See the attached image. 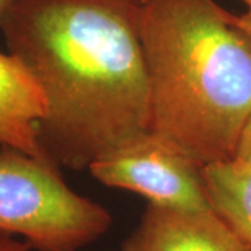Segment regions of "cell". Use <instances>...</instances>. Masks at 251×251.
I'll use <instances>...</instances> for the list:
<instances>
[{
    "label": "cell",
    "instance_id": "6da1fadb",
    "mask_svg": "<svg viewBox=\"0 0 251 251\" xmlns=\"http://www.w3.org/2000/svg\"><path fill=\"white\" fill-rule=\"evenodd\" d=\"M0 31L42 91L38 140L56 166L88 169L151 131L141 0H16Z\"/></svg>",
    "mask_w": 251,
    "mask_h": 251
},
{
    "label": "cell",
    "instance_id": "7a4b0ae2",
    "mask_svg": "<svg viewBox=\"0 0 251 251\" xmlns=\"http://www.w3.org/2000/svg\"><path fill=\"white\" fill-rule=\"evenodd\" d=\"M151 131L201 165L236 155L251 119V46L215 0H141Z\"/></svg>",
    "mask_w": 251,
    "mask_h": 251
},
{
    "label": "cell",
    "instance_id": "3957f363",
    "mask_svg": "<svg viewBox=\"0 0 251 251\" xmlns=\"http://www.w3.org/2000/svg\"><path fill=\"white\" fill-rule=\"evenodd\" d=\"M110 225L108 209L69 187L59 166L0 147V232L34 251H81Z\"/></svg>",
    "mask_w": 251,
    "mask_h": 251
},
{
    "label": "cell",
    "instance_id": "277c9868",
    "mask_svg": "<svg viewBox=\"0 0 251 251\" xmlns=\"http://www.w3.org/2000/svg\"><path fill=\"white\" fill-rule=\"evenodd\" d=\"M88 169L105 186L137 193L148 204L191 211L211 209L204 165L153 131L117 147Z\"/></svg>",
    "mask_w": 251,
    "mask_h": 251
},
{
    "label": "cell",
    "instance_id": "5b68a950",
    "mask_svg": "<svg viewBox=\"0 0 251 251\" xmlns=\"http://www.w3.org/2000/svg\"><path fill=\"white\" fill-rule=\"evenodd\" d=\"M119 251H251L212 209L191 211L147 204Z\"/></svg>",
    "mask_w": 251,
    "mask_h": 251
},
{
    "label": "cell",
    "instance_id": "8992f818",
    "mask_svg": "<svg viewBox=\"0 0 251 251\" xmlns=\"http://www.w3.org/2000/svg\"><path fill=\"white\" fill-rule=\"evenodd\" d=\"M44 115L45 98L34 77L16 56L0 52V147L46 159L38 140Z\"/></svg>",
    "mask_w": 251,
    "mask_h": 251
},
{
    "label": "cell",
    "instance_id": "52a82bcc",
    "mask_svg": "<svg viewBox=\"0 0 251 251\" xmlns=\"http://www.w3.org/2000/svg\"><path fill=\"white\" fill-rule=\"evenodd\" d=\"M204 183L211 209L251 246V159L234 155L204 165Z\"/></svg>",
    "mask_w": 251,
    "mask_h": 251
},
{
    "label": "cell",
    "instance_id": "ba28073f",
    "mask_svg": "<svg viewBox=\"0 0 251 251\" xmlns=\"http://www.w3.org/2000/svg\"><path fill=\"white\" fill-rule=\"evenodd\" d=\"M0 251H34L27 242L13 234L0 232Z\"/></svg>",
    "mask_w": 251,
    "mask_h": 251
},
{
    "label": "cell",
    "instance_id": "9c48e42d",
    "mask_svg": "<svg viewBox=\"0 0 251 251\" xmlns=\"http://www.w3.org/2000/svg\"><path fill=\"white\" fill-rule=\"evenodd\" d=\"M242 1L247 6V11L240 16H234V25L251 46V0H242Z\"/></svg>",
    "mask_w": 251,
    "mask_h": 251
},
{
    "label": "cell",
    "instance_id": "30bf717a",
    "mask_svg": "<svg viewBox=\"0 0 251 251\" xmlns=\"http://www.w3.org/2000/svg\"><path fill=\"white\" fill-rule=\"evenodd\" d=\"M236 153L251 159V119L249 120V123H247L244 131H243L242 140H240V144H239V148H237Z\"/></svg>",
    "mask_w": 251,
    "mask_h": 251
},
{
    "label": "cell",
    "instance_id": "8fae6325",
    "mask_svg": "<svg viewBox=\"0 0 251 251\" xmlns=\"http://www.w3.org/2000/svg\"><path fill=\"white\" fill-rule=\"evenodd\" d=\"M14 1L16 0H0V27H1V23H3V20H4L6 14H7V11L13 6Z\"/></svg>",
    "mask_w": 251,
    "mask_h": 251
}]
</instances>
